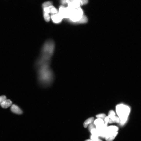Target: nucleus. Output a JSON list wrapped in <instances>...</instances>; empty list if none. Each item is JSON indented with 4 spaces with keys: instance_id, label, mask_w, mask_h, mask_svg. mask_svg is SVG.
Listing matches in <instances>:
<instances>
[{
    "instance_id": "nucleus-1",
    "label": "nucleus",
    "mask_w": 141,
    "mask_h": 141,
    "mask_svg": "<svg viewBox=\"0 0 141 141\" xmlns=\"http://www.w3.org/2000/svg\"><path fill=\"white\" fill-rule=\"evenodd\" d=\"M50 65H42L36 68L38 82L42 87L50 86L54 80V73L50 67Z\"/></svg>"
},
{
    "instance_id": "nucleus-2",
    "label": "nucleus",
    "mask_w": 141,
    "mask_h": 141,
    "mask_svg": "<svg viewBox=\"0 0 141 141\" xmlns=\"http://www.w3.org/2000/svg\"><path fill=\"white\" fill-rule=\"evenodd\" d=\"M69 13L68 19L70 22L73 23H84L87 20V18L84 15L83 11L81 7L78 8H72L67 7Z\"/></svg>"
},
{
    "instance_id": "nucleus-3",
    "label": "nucleus",
    "mask_w": 141,
    "mask_h": 141,
    "mask_svg": "<svg viewBox=\"0 0 141 141\" xmlns=\"http://www.w3.org/2000/svg\"><path fill=\"white\" fill-rule=\"evenodd\" d=\"M116 111L122 124H124L127 120L130 112V108L127 106L123 104L118 105Z\"/></svg>"
},
{
    "instance_id": "nucleus-4",
    "label": "nucleus",
    "mask_w": 141,
    "mask_h": 141,
    "mask_svg": "<svg viewBox=\"0 0 141 141\" xmlns=\"http://www.w3.org/2000/svg\"><path fill=\"white\" fill-rule=\"evenodd\" d=\"M94 124L96 126V128L100 131L107 127V126L105 125L103 120L101 119L98 118L95 120Z\"/></svg>"
},
{
    "instance_id": "nucleus-5",
    "label": "nucleus",
    "mask_w": 141,
    "mask_h": 141,
    "mask_svg": "<svg viewBox=\"0 0 141 141\" xmlns=\"http://www.w3.org/2000/svg\"><path fill=\"white\" fill-rule=\"evenodd\" d=\"M58 13L63 19L64 18L68 19L69 13L67 8H66L63 6H61L60 7Z\"/></svg>"
},
{
    "instance_id": "nucleus-6",
    "label": "nucleus",
    "mask_w": 141,
    "mask_h": 141,
    "mask_svg": "<svg viewBox=\"0 0 141 141\" xmlns=\"http://www.w3.org/2000/svg\"><path fill=\"white\" fill-rule=\"evenodd\" d=\"M51 17L53 22L56 24L60 23L63 19L58 13L52 14Z\"/></svg>"
},
{
    "instance_id": "nucleus-7",
    "label": "nucleus",
    "mask_w": 141,
    "mask_h": 141,
    "mask_svg": "<svg viewBox=\"0 0 141 141\" xmlns=\"http://www.w3.org/2000/svg\"><path fill=\"white\" fill-rule=\"evenodd\" d=\"M66 3L68 7L72 8H78L80 7L79 3L73 0H67Z\"/></svg>"
},
{
    "instance_id": "nucleus-8",
    "label": "nucleus",
    "mask_w": 141,
    "mask_h": 141,
    "mask_svg": "<svg viewBox=\"0 0 141 141\" xmlns=\"http://www.w3.org/2000/svg\"><path fill=\"white\" fill-rule=\"evenodd\" d=\"M118 134V132L107 133L105 137L106 141H112L115 139Z\"/></svg>"
},
{
    "instance_id": "nucleus-9",
    "label": "nucleus",
    "mask_w": 141,
    "mask_h": 141,
    "mask_svg": "<svg viewBox=\"0 0 141 141\" xmlns=\"http://www.w3.org/2000/svg\"><path fill=\"white\" fill-rule=\"evenodd\" d=\"M11 110L13 112L18 114H21L23 113L22 110L17 106L15 104L12 105L11 106Z\"/></svg>"
},
{
    "instance_id": "nucleus-10",
    "label": "nucleus",
    "mask_w": 141,
    "mask_h": 141,
    "mask_svg": "<svg viewBox=\"0 0 141 141\" xmlns=\"http://www.w3.org/2000/svg\"><path fill=\"white\" fill-rule=\"evenodd\" d=\"M12 101L10 100H6L1 104V107L4 108H7L11 106L12 105Z\"/></svg>"
},
{
    "instance_id": "nucleus-11",
    "label": "nucleus",
    "mask_w": 141,
    "mask_h": 141,
    "mask_svg": "<svg viewBox=\"0 0 141 141\" xmlns=\"http://www.w3.org/2000/svg\"><path fill=\"white\" fill-rule=\"evenodd\" d=\"M118 128L117 127L111 126L107 127L106 130V133H108L114 132H117Z\"/></svg>"
},
{
    "instance_id": "nucleus-12",
    "label": "nucleus",
    "mask_w": 141,
    "mask_h": 141,
    "mask_svg": "<svg viewBox=\"0 0 141 141\" xmlns=\"http://www.w3.org/2000/svg\"><path fill=\"white\" fill-rule=\"evenodd\" d=\"M90 131L92 135L96 136L98 137L101 136V131L100 130L97 128H95L92 129Z\"/></svg>"
},
{
    "instance_id": "nucleus-13",
    "label": "nucleus",
    "mask_w": 141,
    "mask_h": 141,
    "mask_svg": "<svg viewBox=\"0 0 141 141\" xmlns=\"http://www.w3.org/2000/svg\"><path fill=\"white\" fill-rule=\"evenodd\" d=\"M94 121V118L93 117L87 119L84 123V127L86 128L88 125L92 123Z\"/></svg>"
},
{
    "instance_id": "nucleus-14",
    "label": "nucleus",
    "mask_w": 141,
    "mask_h": 141,
    "mask_svg": "<svg viewBox=\"0 0 141 141\" xmlns=\"http://www.w3.org/2000/svg\"><path fill=\"white\" fill-rule=\"evenodd\" d=\"M120 122V121L119 118L115 116L114 118L110 119L109 123L110 124H112L119 123Z\"/></svg>"
},
{
    "instance_id": "nucleus-15",
    "label": "nucleus",
    "mask_w": 141,
    "mask_h": 141,
    "mask_svg": "<svg viewBox=\"0 0 141 141\" xmlns=\"http://www.w3.org/2000/svg\"><path fill=\"white\" fill-rule=\"evenodd\" d=\"M50 13L52 14L58 13V10L55 7L52 5L49 7Z\"/></svg>"
},
{
    "instance_id": "nucleus-16",
    "label": "nucleus",
    "mask_w": 141,
    "mask_h": 141,
    "mask_svg": "<svg viewBox=\"0 0 141 141\" xmlns=\"http://www.w3.org/2000/svg\"><path fill=\"white\" fill-rule=\"evenodd\" d=\"M44 17L45 20L47 22H49L50 20V16L49 14L44 12Z\"/></svg>"
},
{
    "instance_id": "nucleus-17",
    "label": "nucleus",
    "mask_w": 141,
    "mask_h": 141,
    "mask_svg": "<svg viewBox=\"0 0 141 141\" xmlns=\"http://www.w3.org/2000/svg\"><path fill=\"white\" fill-rule=\"evenodd\" d=\"M52 2L50 1H48L44 3L42 5V7L43 8H47L52 5Z\"/></svg>"
},
{
    "instance_id": "nucleus-18",
    "label": "nucleus",
    "mask_w": 141,
    "mask_h": 141,
    "mask_svg": "<svg viewBox=\"0 0 141 141\" xmlns=\"http://www.w3.org/2000/svg\"><path fill=\"white\" fill-rule=\"evenodd\" d=\"M115 114L113 110H111L109 112L108 117L110 119L114 118L115 116Z\"/></svg>"
},
{
    "instance_id": "nucleus-19",
    "label": "nucleus",
    "mask_w": 141,
    "mask_h": 141,
    "mask_svg": "<svg viewBox=\"0 0 141 141\" xmlns=\"http://www.w3.org/2000/svg\"><path fill=\"white\" fill-rule=\"evenodd\" d=\"M106 117V115L104 114H99L96 115V117L97 118L103 120Z\"/></svg>"
},
{
    "instance_id": "nucleus-20",
    "label": "nucleus",
    "mask_w": 141,
    "mask_h": 141,
    "mask_svg": "<svg viewBox=\"0 0 141 141\" xmlns=\"http://www.w3.org/2000/svg\"><path fill=\"white\" fill-rule=\"evenodd\" d=\"M104 125L106 126H107L108 123H109L110 118H109L108 116H106L104 119Z\"/></svg>"
},
{
    "instance_id": "nucleus-21",
    "label": "nucleus",
    "mask_w": 141,
    "mask_h": 141,
    "mask_svg": "<svg viewBox=\"0 0 141 141\" xmlns=\"http://www.w3.org/2000/svg\"><path fill=\"white\" fill-rule=\"evenodd\" d=\"M91 139L93 141H98V140L99 139L98 137L93 135L91 136Z\"/></svg>"
},
{
    "instance_id": "nucleus-22",
    "label": "nucleus",
    "mask_w": 141,
    "mask_h": 141,
    "mask_svg": "<svg viewBox=\"0 0 141 141\" xmlns=\"http://www.w3.org/2000/svg\"><path fill=\"white\" fill-rule=\"evenodd\" d=\"M0 99L1 100V104L6 100V97L5 96H2L0 97Z\"/></svg>"
},
{
    "instance_id": "nucleus-23",
    "label": "nucleus",
    "mask_w": 141,
    "mask_h": 141,
    "mask_svg": "<svg viewBox=\"0 0 141 141\" xmlns=\"http://www.w3.org/2000/svg\"><path fill=\"white\" fill-rule=\"evenodd\" d=\"M44 12L46 13L49 14L50 13V11H49V7L47 8H44Z\"/></svg>"
},
{
    "instance_id": "nucleus-24",
    "label": "nucleus",
    "mask_w": 141,
    "mask_h": 141,
    "mask_svg": "<svg viewBox=\"0 0 141 141\" xmlns=\"http://www.w3.org/2000/svg\"><path fill=\"white\" fill-rule=\"evenodd\" d=\"M95 125L94 124H92V123L90 124L89 126V129L90 131L92 129L96 128H95Z\"/></svg>"
},
{
    "instance_id": "nucleus-25",
    "label": "nucleus",
    "mask_w": 141,
    "mask_h": 141,
    "mask_svg": "<svg viewBox=\"0 0 141 141\" xmlns=\"http://www.w3.org/2000/svg\"><path fill=\"white\" fill-rule=\"evenodd\" d=\"M83 5H85L87 4L88 2V0H81Z\"/></svg>"
},
{
    "instance_id": "nucleus-26",
    "label": "nucleus",
    "mask_w": 141,
    "mask_h": 141,
    "mask_svg": "<svg viewBox=\"0 0 141 141\" xmlns=\"http://www.w3.org/2000/svg\"><path fill=\"white\" fill-rule=\"evenodd\" d=\"M73 0L76 1L79 3L81 6L83 5L82 3L81 0Z\"/></svg>"
},
{
    "instance_id": "nucleus-27",
    "label": "nucleus",
    "mask_w": 141,
    "mask_h": 141,
    "mask_svg": "<svg viewBox=\"0 0 141 141\" xmlns=\"http://www.w3.org/2000/svg\"><path fill=\"white\" fill-rule=\"evenodd\" d=\"M67 0H62L61 1V3L63 5H65L66 4Z\"/></svg>"
},
{
    "instance_id": "nucleus-28",
    "label": "nucleus",
    "mask_w": 141,
    "mask_h": 141,
    "mask_svg": "<svg viewBox=\"0 0 141 141\" xmlns=\"http://www.w3.org/2000/svg\"><path fill=\"white\" fill-rule=\"evenodd\" d=\"M93 141L91 139H88L85 141Z\"/></svg>"
},
{
    "instance_id": "nucleus-29",
    "label": "nucleus",
    "mask_w": 141,
    "mask_h": 141,
    "mask_svg": "<svg viewBox=\"0 0 141 141\" xmlns=\"http://www.w3.org/2000/svg\"><path fill=\"white\" fill-rule=\"evenodd\" d=\"M98 141H102L101 140L99 139L98 140Z\"/></svg>"
},
{
    "instance_id": "nucleus-30",
    "label": "nucleus",
    "mask_w": 141,
    "mask_h": 141,
    "mask_svg": "<svg viewBox=\"0 0 141 141\" xmlns=\"http://www.w3.org/2000/svg\"><path fill=\"white\" fill-rule=\"evenodd\" d=\"M1 102L0 99V105H1Z\"/></svg>"
}]
</instances>
